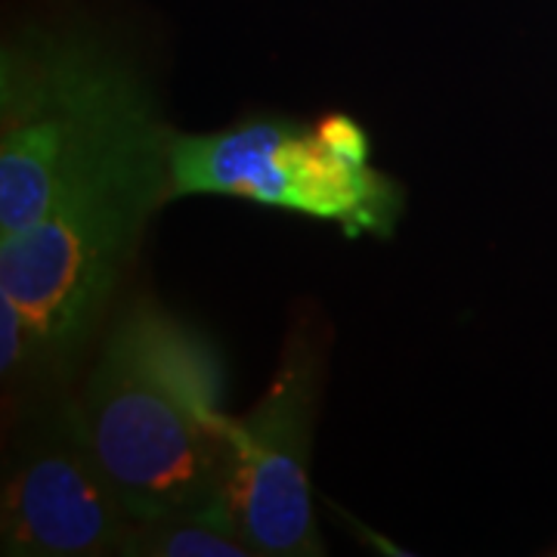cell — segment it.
Listing matches in <instances>:
<instances>
[{"label":"cell","instance_id":"obj_1","mask_svg":"<svg viewBox=\"0 0 557 557\" xmlns=\"http://www.w3.org/2000/svg\"><path fill=\"white\" fill-rule=\"evenodd\" d=\"M137 62L87 22L22 25L0 50V236L90 183L168 159Z\"/></svg>","mask_w":557,"mask_h":557},{"label":"cell","instance_id":"obj_6","mask_svg":"<svg viewBox=\"0 0 557 557\" xmlns=\"http://www.w3.org/2000/svg\"><path fill=\"white\" fill-rule=\"evenodd\" d=\"M134 515L81 434L75 403L38 412L16 440L0 490L7 557H106Z\"/></svg>","mask_w":557,"mask_h":557},{"label":"cell","instance_id":"obj_8","mask_svg":"<svg viewBox=\"0 0 557 557\" xmlns=\"http://www.w3.org/2000/svg\"><path fill=\"white\" fill-rule=\"evenodd\" d=\"M0 375L7 384H40L57 375L38 329L20 304L7 295H0Z\"/></svg>","mask_w":557,"mask_h":557},{"label":"cell","instance_id":"obj_4","mask_svg":"<svg viewBox=\"0 0 557 557\" xmlns=\"http://www.w3.org/2000/svg\"><path fill=\"white\" fill-rule=\"evenodd\" d=\"M168 201V159L84 186L16 236H0V295L38 329L60 375L97 329L146 220Z\"/></svg>","mask_w":557,"mask_h":557},{"label":"cell","instance_id":"obj_3","mask_svg":"<svg viewBox=\"0 0 557 557\" xmlns=\"http://www.w3.org/2000/svg\"><path fill=\"white\" fill-rule=\"evenodd\" d=\"M369 134L344 112L317 124L242 119L211 134H171L168 201L218 196L338 223L344 236H394L406 193L372 168Z\"/></svg>","mask_w":557,"mask_h":557},{"label":"cell","instance_id":"obj_5","mask_svg":"<svg viewBox=\"0 0 557 557\" xmlns=\"http://www.w3.org/2000/svg\"><path fill=\"white\" fill-rule=\"evenodd\" d=\"M322 372L319 325L298 319L258 403L226 421L220 511L258 557L325 555L310 483Z\"/></svg>","mask_w":557,"mask_h":557},{"label":"cell","instance_id":"obj_7","mask_svg":"<svg viewBox=\"0 0 557 557\" xmlns=\"http://www.w3.org/2000/svg\"><path fill=\"white\" fill-rule=\"evenodd\" d=\"M121 557H258L220 508H177L134 518Z\"/></svg>","mask_w":557,"mask_h":557},{"label":"cell","instance_id":"obj_2","mask_svg":"<svg viewBox=\"0 0 557 557\" xmlns=\"http://www.w3.org/2000/svg\"><path fill=\"white\" fill-rule=\"evenodd\" d=\"M81 434L134 518L220 508L226 421L211 347L152 300L134 304L75 403Z\"/></svg>","mask_w":557,"mask_h":557}]
</instances>
